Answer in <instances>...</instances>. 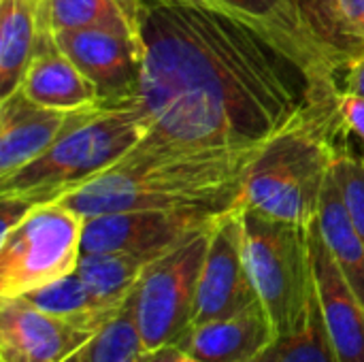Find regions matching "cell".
<instances>
[{"mask_svg": "<svg viewBox=\"0 0 364 362\" xmlns=\"http://www.w3.org/2000/svg\"><path fill=\"white\" fill-rule=\"evenodd\" d=\"M141 45L139 105L149 143L262 147L339 105L335 64L222 9L143 2Z\"/></svg>", "mask_w": 364, "mask_h": 362, "instance_id": "obj_1", "label": "cell"}, {"mask_svg": "<svg viewBox=\"0 0 364 362\" xmlns=\"http://www.w3.org/2000/svg\"><path fill=\"white\" fill-rule=\"evenodd\" d=\"M262 147L207 149L141 141L115 166L60 198L81 218L139 209L230 211Z\"/></svg>", "mask_w": 364, "mask_h": 362, "instance_id": "obj_2", "label": "cell"}, {"mask_svg": "<svg viewBox=\"0 0 364 362\" xmlns=\"http://www.w3.org/2000/svg\"><path fill=\"white\" fill-rule=\"evenodd\" d=\"M346 134L339 105L279 132L252 164L241 205L282 222L309 226L318 218Z\"/></svg>", "mask_w": 364, "mask_h": 362, "instance_id": "obj_3", "label": "cell"}, {"mask_svg": "<svg viewBox=\"0 0 364 362\" xmlns=\"http://www.w3.org/2000/svg\"><path fill=\"white\" fill-rule=\"evenodd\" d=\"M147 130L139 96L105 100L43 156L0 177V196H17L34 205L55 203L115 166L145 139Z\"/></svg>", "mask_w": 364, "mask_h": 362, "instance_id": "obj_4", "label": "cell"}, {"mask_svg": "<svg viewBox=\"0 0 364 362\" xmlns=\"http://www.w3.org/2000/svg\"><path fill=\"white\" fill-rule=\"evenodd\" d=\"M243 256L275 335L296 333L316 297L309 226L269 218L241 205Z\"/></svg>", "mask_w": 364, "mask_h": 362, "instance_id": "obj_5", "label": "cell"}, {"mask_svg": "<svg viewBox=\"0 0 364 362\" xmlns=\"http://www.w3.org/2000/svg\"><path fill=\"white\" fill-rule=\"evenodd\" d=\"M81 218L55 203L36 205L15 228L0 237V301L26 297L77 271L83 243Z\"/></svg>", "mask_w": 364, "mask_h": 362, "instance_id": "obj_6", "label": "cell"}, {"mask_svg": "<svg viewBox=\"0 0 364 362\" xmlns=\"http://www.w3.org/2000/svg\"><path fill=\"white\" fill-rule=\"evenodd\" d=\"M213 226L158 256L128 297L145 352L175 344L192 326Z\"/></svg>", "mask_w": 364, "mask_h": 362, "instance_id": "obj_7", "label": "cell"}, {"mask_svg": "<svg viewBox=\"0 0 364 362\" xmlns=\"http://www.w3.org/2000/svg\"><path fill=\"white\" fill-rule=\"evenodd\" d=\"M222 213L226 211L139 209L85 218L81 252L164 254L203 230H209Z\"/></svg>", "mask_w": 364, "mask_h": 362, "instance_id": "obj_8", "label": "cell"}, {"mask_svg": "<svg viewBox=\"0 0 364 362\" xmlns=\"http://www.w3.org/2000/svg\"><path fill=\"white\" fill-rule=\"evenodd\" d=\"M256 301L258 294L243 256V218L239 205L222 213L211 230L192 324L235 316Z\"/></svg>", "mask_w": 364, "mask_h": 362, "instance_id": "obj_9", "label": "cell"}, {"mask_svg": "<svg viewBox=\"0 0 364 362\" xmlns=\"http://www.w3.org/2000/svg\"><path fill=\"white\" fill-rule=\"evenodd\" d=\"M55 47L94 83L102 100L139 96L143 73L141 36L111 28H81L51 34Z\"/></svg>", "mask_w": 364, "mask_h": 362, "instance_id": "obj_10", "label": "cell"}, {"mask_svg": "<svg viewBox=\"0 0 364 362\" xmlns=\"http://www.w3.org/2000/svg\"><path fill=\"white\" fill-rule=\"evenodd\" d=\"M105 100L81 109H53L32 102L19 87L0 100V177L43 156L66 132L85 122Z\"/></svg>", "mask_w": 364, "mask_h": 362, "instance_id": "obj_11", "label": "cell"}, {"mask_svg": "<svg viewBox=\"0 0 364 362\" xmlns=\"http://www.w3.org/2000/svg\"><path fill=\"white\" fill-rule=\"evenodd\" d=\"M94 335L23 297L0 301V362H66Z\"/></svg>", "mask_w": 364, "mask_h": 362, "instance_id": "obj_12", "label": "cell"}, {"mask_svg": "<svg viewBox=\"0 0 364 362\" xmlns=\"http://www.w3.org/2000/svg\"><path fill=\"white\" fill-rule=\"evenodd\" d=\"M316 297L339 362H364V305L331 256L318 226L309 224Z\"/></svg>", "mask_w": 364, "mask_h": 362, "instance_id": "obj_13", "label": "cell"}, {"mask_svg": "<svg viewBox=\"0 0 364 362\" xmlns=\"http://www.w3.org/2000/svg\"><path fill=\"white\" fill-rule=\"evenodd\" d=\"M273 337L267 309L256 301L235 316L192 324L175 346L203 362H250Z\"/></svg>", "mask_w": 364, "mask_h": 362, "instance_id": "obj_14", "label": "cell"}, {"mask_svg": "<svg viewBox=\"0 0 364 362\" xmlns=\"http://www.w3.org/2000/svg\"><path fill=\"white\" fill-rule=\"evenodd\" d=\"M19 90L38 105L53 109H81L100 98L94 83L75 62L55 47L51 34H43L38 49L19 83Z\"/></svg>", "mask_w": 364, "mask_h": 362, "instance_id": "obj_15", "label": "cell"}, {"mask_svg": "<svg viewBox=\"0 0 364 362\" xmlns=\"http://www.w3.org/2000/svg\"><path fill=\"white\" fill-rule=\"evenodd\" d=\"M303 23L324 55L343 70L364 55V0H299Z\"/></svg>", "mask_w": 364, "mask_h": 362, "instance_id": "obj_16", "label": "cell"}, {"mask_svg": "<svg viewBox=\"0 0 364 362\" xmlns=\"http://www.w3.org/2000/svg\"><path fill=\"white\" fill-rule=\"evenodd\" d=\"M34 0H0V96L19 87L43 36Z\"/></svg>", "mask_w": 364, "mask_h": 362, "instance_id": "obj_17", "label": "cell"}, {"mask_svg": "<svg viewBox=\"0 0 364 362\" xmlns=\"http://www.w3.org/2000/svg\"><path fill=\"white\" fill-rule=\"evenodd\" d=\"M143 0H45L41 26L45 34L81 28H111L141 36Z\"/></svg>", "mask_w": 364, "mask_h": 362, "instance_id": "obj_18", "label": "cell"}, {"mask_svg": "<svg viewBox=\"0 0 364 362\" xmlns=\"http://www.w3.org/2000/svg\"><path fill=\"white\" fill-rule=\"evenodd\" d=\"M318 226L324 243L364 305V241L360 239L335 173H331L318 211Z\"/></svg>", "mask_w": 364, "mask_h": 362, "instance_id": "obj_19", "label": "cell"}, {"mask_svg": "<svg viewBox=\"0 0 364 362\" xmlns=\"http://www.w3.org/2000/svg\"><path fill=\"white\" fill-rule=\"evenodd\" d=\"M166 254V252H164ZM162 254L139 252H102L81 254L77 273L92 294L107 307H122L136 288L143 271Z\"/></svg>", "mask_w": 364, "mask_h": 362, "instance_id": "obj_20", "label": "cell"}, {"mask_svg": "<svg viewBox=\"0 0 364 362\" xmlns=\"http://www.w3.org/2000/svg\"><path fill=\"white\" fill-rule=\"evenodd\" d=\"M23 299L41 312L92 333H98L119 312V307L102 305L77 271L28 292Z\"/></svg>", "mask_w": 364, "mask_h": 362, "instance_id": "obj_21", "label": "cell"}, {"mask_svg": "<svg viewBox=\"0 0 364 362\" xmlns=\"http://www.w3.org/2000/svg\"><path fill=\"white\" fill-rule=\"evenodd\" d=\"M143 2H183V4H205L213 9H222L243 19H250L254 23H260L271 32L288 38L290 43L303 47L305 51L328 60L305 28L299 11V0H143Z\"/></svg>", "mask_w": 364, "mask_h": 362, "instance_id": "obj_22", "label": "cell"}, {"mask_svg": "<svg viewBox=\"0 0 364 362\" xmlns=\"http://www.w3.org/2000/svg\"><path fill=\"white\" fill-rule=\"evenodd\" d=\"M250 362H339L318 297H314L309 318L301 331L275 335Z\"/></svg>", "mask_w": 364, "mask_h": 362, "instance_id": "obj_23", "label": "cell"}, {"mask_svg": "<svg viewBox=\"0 0 364 362\" xmlns=\"http://www.w3.org/2000/svg\"><path fill=\"white\" fill-rule=\"evenodd\" d=\"M143 352V339L126 299L119 312L66 362H136Z\"/></svg>", "mask_w": 364, "mask_h": 362, "instance_id": "obj_24", "label": "cell"}, {"mask_svg": "<svg viewBox=\"0 0 364 362\" xmlns=\"http://www.w3.org/2000/svg\"><path fill=\"white\" fill-rule=\"evenodd\" d=\"M333 173L341 188L348 213L364 241V158L354 156L348 149H339Z\"/></svg>", "mask_w": 364, "mask_h": 362, "instance_id": "obj_25", "label": "cell"}, {"mask_svg": "<svg viewBox=\"0 0 364 362\" xmlns=\"http://www.w3.org/2000/svg\"><path fill=\"white\" fill-rule=\"evenodd\" d=\"M339 115L346 132L356 134L364 143V96L343 92L339 94Z\"/></svg>", "mask_w": 364, "mask_h": 362, "instance_id": "obj_26", "label": "cell"}, {"mask_svg": "<svg viewBox=\"0 0 364 362\" xmlns=\"http://www.w3.org/2000/svg\"><path fill=\"white\" fill-rule=\"evenodd\" d=\"M36 205L26 201V198H17V196H0V224H2V235H6L11 228H15Z\"/></svg>", "mask_w": 364, "mask_h": 362, "instance_id": "obj_27", "label": "cell"}, {"mask_svg": "<svg viewBox=\"0 0 364 362\" xmlns=\"http://www.w3.org/2000/svg\"><path fill=\"white\" fill-rule=\"evenodd\" d=\"M136 362H203L194 356H190L186 350H181L179 346L175 344H166V346H160L156 350H147L139 356Z\"/></svg>", "mask_w": 364, "mask_h": 362, "instance_id": "obj_28", "label": "cell"}, {"mask_svg": "<svg viewBox=\"0 0 364 362\" xmlns=\"http://www.w3.org/2000/svg\"><path fill=\"white\" fill-rule=\"evenodd\" d=\"M341 90L343 92H352V94H358L364 96V55L354 60L352 64H348L343 70H341Z\"/></svg>", "mask_w": 364, "mask_h": 362, "instance_id": "obj_29", "label": "cell"}, {"mask_svg": "<svg viewBox=\"0 0 364 362\" xmlns=\"http://www.w3.org/2000/svg\"><path fill=\"white\" fill-rule=\"evenodd\" d=\"M34 2H36V6H38V13H41V6H43V2H45V0H34Z\"/></svg>", "mask_w": 364, "mask_h": 362, "instance_id": "obj_30", "label": "cell"}]
</instances>
